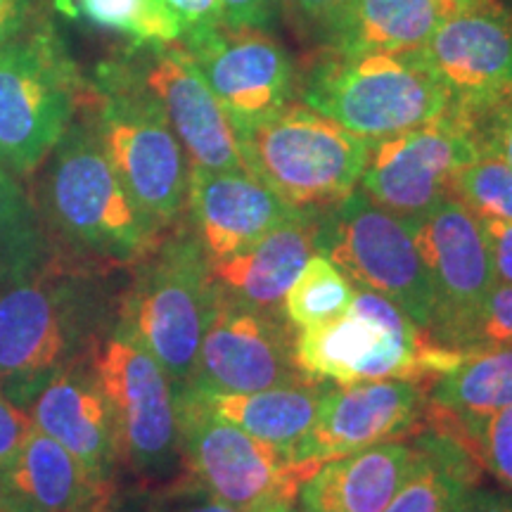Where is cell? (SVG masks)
Returning a JSON list of instances; mask_svg holds the SVG:
<instances>
[{
	"label": "cell",
	"instance_id": "29",
	"mask_svg": "<svg viewBox=\"0 0 512 512\" xmlns=\"http://www.w3.org/2000/svg\"><path fill=\"white\" fill-rule=\"evenodd\" d=\"M425 420L451 432L482 470L512 491V406L489 413H451L427 403Z\"/></svg>",
	"mask_w": 512,
	"mask_h": 512
},
{
	"label": "cell",
	"instance_id": "13",
	"mask_svg": "<svg viewBox=\"0 0 512 512\" xmlns=\"http://www.w3.org/2000/svg\"><path fill=\"white\" fill-rule=\"evenodd\" d=\"M306 380L309 377L294 361V337L285 316L254 309L219 287L190 387L204 392H259Z\"/></svg>",
	"mask_w": 512,
	"mask_h": 512
},
{
	"label": "cell",
	"instance_id": "28",
	"mask_svg": "<svg viewBox=\"0 0 512 512\" xmlns=\"http://www.w3.org/2000/svg\"><path fill=\"white\" fill-rule=\"evenodd\" d=\"M356 285L330 256L311 254L283 299V316L290 328L306 330L342 318L351 309Z\"/></svg>",
	"mask_w": 512,
	"mask_h": 512
},
{
	"label": "cell",
	"instance_id": "8",
	"mask_svg": "<svg viewBox=\"0 0 512 512\" xmlns=\"http://www.w3.org/2000/svg\"><path fill=\"white\" fill-rule=\"evenodd\" d=\"M316 252L330 256L356 287L380 294L430 332L434 292L411 223L354 190L320 211Z\"/></svg>",
	"mask_w": 512,
	"mask_h": 512
},
{
	"label": "cell",
	"instance_id": "1",
	"mask_svg": "<svg viewBox=\"0 0 512 512\" xmlns=\"http://www.w3.org/2000/svg\"><path fill=\"white\" fill-rule=\"evenodd\" d=\"M112 268L74 254L43 219L0 247V392L29 408L38 389L93 358L119 318Z\"/></svg>",
	"mask_w": 512,
	"mask_h": 512
},
{
	"label": "cell",
	"instance_id": "15",
	"mask_svg": "<svg viewBox=\"0 0 512 512\" xmlns=\"http://www.w3.org/2000/svg\"><path fill=\"white\" fill-rule=\"evenodd\" d=\"M413 238L434 292V323L425 339L430 347L453 351L496 285L482 223L451 197L415 223Z\"/></svg>",
	"mask_w": 512,
	"mask_h": 512
},
{
	"label": "cell",
	"instance_id": "30",
	"mask_svg": "<svg viewBox=\"0 0 512 512\" xmlns=\"http://www.w3.org/2000/svg\"><path fill=\"white\" fill-rule=\"evenodd\" d=\"M79 5L93 24L131 36L138 46H169L181 38L164 0H79Z\"/></svg>",
	"mask_w": 512,
	"mask_h": 512
},
{
	"label": "cell",
	"instance_id": "11",
	"mask_svg": "<svg viewBox=\"0 0 512 512\" xmlns=\"http://www.w3.org/2000/svg\"><path fill=\"white\" fill-rule=\"evenodd\" d=\"M93 370L110 403L121 463L145 479L169 475L181 460L171 377L119 325L93 354Z\"/></svg>",
	"mask_w": 512,
	"mask_h": 512
},
{
	"label": "cell",
	"instance_id": "7",
	"mask_svg": "<svg viewBox=\"0 0 512 512\" xmlns=\"http://www.w3.org/2000/svg\"><path fill=\"white\" fill-rule=\"evenodd\" d=\"M178 451L192 484L240 512L292 503L299 486L318 470L280 448L216 418L190 387L176 389Z\"/></svg>",
	"mask_w": 512,
	"mask_h": 512
},
{
	"label": "cell",
	"instance_id": "36",
	"mask_svg": "<svg viewBox=\"0 0 512 512\" xmlns=\"http://www.w3.org/2000/svg\"><path fill=\"white\" fill-rule=\"evenodd\" d=\"M31 430H34V422L27 408L17 406L0 392V470L17 456Z\"/></svg>",
	"mask_w": 512,
	"mask_h": 512
},
{
	"label": "cell",
	"instance_id": "16",
	"mask_svg": "<svg viewBox=\"0 0 512 512\" xmlns=\"http://www.w3.org/2000/svg\"><path fill=\"white\" fill-rule=\"evenodd\" d=\"M425 413L427 384L422 382L392 377L330 384L294 456L320 465L358 448L406 439L422 427Z\"/></svg>",
	"mask_w": 512,
	"mask_h": 512
},
{
	"label": "cell",
	"instance_id": "12",
	"mask_svg": "<svg viewBox=\"0 0 512 512\" xmlns=\"http://www.w3.org/2000/svg\"><path fill=\"white\" fill-rule=\"evenodd\" d=\"M475 157L470 133L448 107L427 124L370 143L361 190L377 207L415 226L451 200L460 169Z\"/></svg>",
	"mask_w": 512,
	"mask_h": 512
},
{
	"label": "cell",
	"instance_id": "42",
	"mask_svg": "<svg viewBox=\"0 0 512 512\" xmlns=\"http://www.w3.org/2000/svg\"><path fill=\"white\" fill-rule=\"evenodd\" d=\"M169 512H240L230 508L219 498H214L207 491H202V496H181V505H176L174 510Z\"/></svg>",
	"mask_w": 512,
	"mask_h": 512
},
{
	"label": "cell",
	"instance_id": "4",
	"mask_svg": "<svg viewBox=\"0 0 512 512\" xmlns=\"http://www.w3.org/2000/svg\"><path fill=\"white\" fill-rule=\"evenodd\" d=\"M302 102L358 138L396 136L451 107L444 83L420 48L394 53H328L299 81Z\"/></svg>",
	"mask_w": 512,
	"mask_h": 512
},
{
	"label": "cell",
	"instance_id": "2",
	"mask_svg": "<svg viewBox=\"0 0 512 512\" xmlns=\"http://www.w3.org/2000/svg\"><path fill=\"white\" fill-rule=\"evenodd\" d=\"M43 164V223L74 254L107 268H126L162 238L164 228L114 171L93 110L74 117Z\"/></svg>",
	"mask_w": 512,
	"mask_h": 512
},
{
	"label": "cell",
	"instance_id": "3",
	"mask_svg": "<svg viewBox=\"0 0 512 512\" xmlns=\"http://www.w3.org/2000/svg\"><path fill=\"white\" fill-rule=\"evenodd\" d=\"M131 268L117 325L155 358L176 389L185 387L219 294L209 256L181 219Z\"/></svg>",
	"mask_w": 512,
	"mask_h": 512
},
{
	"label": "cell",
	"instance_id": "33",
	"mask_svg": "<svg viewBox=\"0 0 512 512\" xmlns=\"http://www.w3.org/2000/svg\"><path fill=\"white\" fill-rule=\"evenodd\" d=\"M479 349H512V287L508 285H494L460 335L453 354Z\"/></svg>",
	"mask_w": 512,
	"mask_h": 512
},
{
	"label": "cell",
	"instance_id": "6",
	"mask_svg": "<svg viewBox=\"0 0 512 512\" xmlns=\"http://www.w3.org/2000/svg\"><path fill=\"white\" fill-rule=\"evenodd\" d=\"M102 147L136 202L164 230L183 219L190 162L159 100L131 67H110L93 88Z\"/></svg>",
	"mask_w": 512,
	"mask_h": 512
},
{
	"label": "cell",
	"instance_id": "17",
	"mask_svg": "<svg viewBox=\"0 0 512 512\" xmlns=\"http://www.w3.org/2000/svg\"><path fill=\"white\" fill-rule=\"evenodd\" d=\"M133 74L164 107L190 166L209 171L242 169L235 128L200 67L178 43L143 46V60Z\"/></svg>",
	"mask_w": 512,
	"mask_h": 512
},
{
	"label": "cell",
	"instance_id": "40",
	"mask_svg": "<svg viewBox=\"0 0 512 512\" xmlns=\"http://www.w3.org/2000/svg\"><path fill=\"white\" fill-rule=\"evenodd\" d=\"M29 0H0V46L12 41L24 27Z\"/></svg>",
	"mask_w": 512,
	"mask_h": 512
},
{
	"label": "cell",
	"instance_id": "23",
	"mask_svg": "<svg viewBox=\"0 0 512 512\" xmlns=\"http://www.w3.org/2000/svg\"><path fill=\"white\" fill-rule=\"evenodd\" d=\"M413 441H382L330 458L299 486L302 512H384L418 463Z\"/></svg>",
	"mask_w": 512,
	"mask_h": 512
},
{
	"label": "cell",
	"instance_id": "34",
	"mask_svg": "<svg viewBox=\"0 0 512 512\" xmlns=\"http://www.w3.org/2000/svg\"><path fill=\"white\" fill-rule=\"evenodd\" d=\"M38 221V211L12 171L0 164V247Z\"/></svg>",
	"mask_w": 512,
	"mask_h": 512
},
{
	"label": "cell",
	"instance_id": "22",
	"mask_svg": "<svg viewBox=\"0 0 512 512\" xmlns=\"http://www.w3.org/2000/svg\"><path fill=\"white\" fill-rule=\"evenodd\" d=\"M323 209H299L242 252L211 264L223 292L254 309L283 316V299L311 254H316Z\"/></svg>",
	"mask_w": 512,
	"mask_h": 512
},
{
	"label": "cell",
	"instance_id": "44",
	"mask_svg": "<svg viewBox=\"0 0 512 512\" xmlns=\"http://www.w3.org/2000/svg\"><path fill=\"white\" fill-rule=\"evenodd\" d=\"M292 512H299V510H292Z\"/></svg>",
	"mask_w": 512,
	"mask_h": 512
},
{
	"label": "cell",
	"instance_id": "25",
	"mask_svg": "<svg viewBox=\"0 0 512 512\" xmlns=\"http://www.w3.org/2000/svg\"><path fill=\"white\" fill-rule=\"evenodd\" d=\"M190 387V384H185ZM330 382L306 380L259 392H204L190 387L216 418L240 427L266 444L292 448L306 437Z\"/></svg>",
	"mask_w": 512,
	"mask_h": 512
},
{
	"label": "cell",
	"instance_id": "41",
	"mask_svg": "<svg viewBox=\"0 0 512 512\" xmlns=\"http://www.w3.org/2000/svg\"><path fill=\"white\" fill-rule=\"evenodd\" d=\"M294 12L304 19L306 24H311L313 29H320L328 22L332 12H335L344 0H290Z\"/></svg>",
	"mask_w": 512,
	"mask_h": 512
},
{
	"label": "cell",
	"instance_id": "14",
	"mask_svg": "<svg viewBox=\"0 0 512 512\" xmlns=\"http://www.w3.org/2000/svg\"><path fill=\"white\" fill-rule=\"evenodd\" d=\"M178 46L200 67L235 133L271 119L299 91L290 53L264 29L216 27Z\"/></svg>",
	"mask_w": 512,
	"mask_h": 512
},
{
	"label": "cell",
	"instance_id": "35",
	"mask_svg": "<svg viewBox=\"0 0 512 512\" xmlns=\"http://www.w3.org/2000/svg\"><path fill=\"white\" fill-rule=\"evenodd\" d=\"M221 27L230 31L240 29H271L278 17L283 0H219Z\"/></svg>",
	"mask_w": 512,
	"mask_h": 512
},
{
	"label": "cell",
	"instance_id": "21",
	"mask_svg": "<svg viewBox=\"0 0 512 512\" xmlns=\"http://www.w3.org/2000/svg\"><path fill=\"white\" fill-rule=\"evenodd\" d=\"M112 501V486L36 427L0 470V512H112Z\"/></svg>",
	"mask_w": 512,
	"mask_h": 512
},
{
	"label": "cell",
	"instance_id": "39",
	"mask_svg": "<svg viewBox=\"0 0 512 512\" xmlns=\"http://www.w3.org/2000/svg\"><path fill=\"white\" fill-rule=\"evenodd\" d=\"M458 512H512V491L472 486L458 505Z\"/></svg>",
	"mask_w": 512,
	"mask_h": 512
},
{
	"label": "cell",
	"instance_id": "19",
	"mask_svg": "<svg viewBox=\"0 0 512 512\" xmlns=\"http://www.w3.org/2000/svg\"><path fill=\"white\" fill-rule=\"evenodd\" d=\"M38 432L55 439L95 482L112 486L121 465L117 427L93 370V358L62 368L29 403Z\"/></svg>",
	"mask_w": 512,
	"mask_h": 512
},
{
	"label": "cell",
	"instance_id": "20",
	"mask_svg": "<svg viewBox=\"0 0 512 512\" xmlns=\"http://www.w3.org/2000/svg\"><path fill=\"white\" fill-rule=\"evenodd\" d=\"M297 211L245 169L209 171L190 166L185 221L211 264L254 245Z\"/></svg>",
	"mask_w": 512,
	"mask_h": 512
},
{
	"label": "cell",
	"instance_id": "38",
	"mask_svg": "<svg viewBox=\"0 0 512 512\" xmlns=\"http://www.w3.org/2000/svg\"><path fill=\"white\" fill-rule=\"evenodd\" d=\"M479 223H482L496 285L512 287V221L479 219Z\"/></svg>",
	"mask_w": 512,
	"mask_h": 512
},
{
	"label": "cell",
	"instance_id": "5",
	"mask_svg": "<svg viewBox=\"0 0 512 512\" xmlns=\"http://www.w3.org/2000/svg\"><path fill=\"white\" fill-rule=\"evenodd\" d=\"M235 138L242 169L294 209H328L351 195L370 152V140L306 102H290Z\"/></svg>",
	"mask_w": 512,
	"mask_h": 512
},
{
	"label": "cell",
	"instance_id": "9",
	"mask_svg": "<svg viewBox=\"0 0 512 512\" xmlns=\"http://www.w3.org/2000/svg\"><path fill=\"white\" fill-rule=\"evenodd\" d=\"M72 60L50 36L0 46V164L29 176L91 100Z\"/></svg>",
	"mask_w": 512,
	"mask_h": 512
},
{
	"label": "cell",
	"instance_id": "10",
	"mask_svg": "<svg viewBox=\"0 0 512 512\" xmlns=\"http://www.w3.org/2000/svg\"><path fill=\"white\" fill-rule=\"evenodd\" d=\"M427 339L418 325L380 294L356 287L342 318L294 337V361L309 380H415L427 384Z\"/></svg>",
	"mask_w": 512,
	"mask_h": 512
},
{
	"label": "cell",
	"instance_id": "32",
	"mask_svg": "<svg viewBox=\"0 0 512 512\" xmlns=\"http://www.w3.org/2000/svg\"><path fill=\"white\" fill-rule=\"evenodd\" d=\"M463 121L477 152H491L512 166V86L470 107H451Z\"/></svg>",
	"mask_w": 512,
	"mask_h": 512
},
{
	"label": "cell",
	"instance_id": "24",
	"mask_svg": "<svg viewBox=\"0 0 512 512\" xmlns=\"http://www.w3.org/2000/svg\"><path fill=\"white\" fill-rule=\"evenodd\" d=\"M484 0H344L318 29L328 53L422 48L448 17Z\"/></svg>",
	"mask_w": 512,
	"mask_h": 512
},
{
	"label": "cell",
	"instance_id": "18",
	"mask_svg": "<svg viewBox=\"0 0 512 512\" xmlns=\"http://www.w3.org/2000/svg\"><path fill=\"white\" fill-rule=\"evenodd\" d=\"M451 107H470L512 86V8L484 0L446 19L420 48Z\"/></svg>",
	"mask_w": 512,
	"mask_h": 512
},
{
	"label": "cell",
	"instance_id": "26",
	"mask_svg": "<svg viewBox=\"0 0 512 512\" xmlns=\"http://www.w3.org/2000/svg\"><path fill=\"white\" fill-rule=\"evenodd\" d=\"M413 444L420 451L418 463L384 512H458L463 496L479 484L482 467L446 430L432 427Z\"/></svg>",
	"mask_w": 512,
	"mask_h": 512
},
{
	"label": "cell",
	"instance_id": "37",
	"mask_svg": "<svg viewBox=\"0 0 512 512\" xmlns=\"http://www.w3.org/2000/svg\"><path fill=\"white\" fill-rule=\"evenodd\" d=\"M166 8L176 17L181 27V38H192L204 31L221 27V3L219 0H164Z\"/></svg>",
	"mask_w": 512,
	"mask_h": 512
},
{
	"label": "cell",
	"instance_id": "43",
	"mask_svg": "<svg viewBox=\"0 0 512 512\" xmlns=\"http://www.w3.org/2000/svg\"><path fill=\"white\" fill-rule=\"evenodd\" d=\"M292 503H271V505H264V508L254 510V512H292Z\"/></svg>",
	"mask_w": 512,
	"mask_h": 512
},
{
	"label": "cell",
	"instance_id": "31",
	"mask_svg": "<svg viewBox=\"0 0 512 512\" xmlns=\"http://www.w3.org/2000/svg\"><path fill=\"white\" fill-rule=\"evenodd\" d=\"M453 197L479 219L512 221V166L491 152H477L460 169Z\"/></svg>",
	"mask_w": 512,
	"mask_h": 512
},
{
	"label": "cell",
	"instance_id": "27",
	"mask_svg": "<svg viewBox=\"0 0 512 512\" xmlns=\"http://www.w3.org/2000/svg\"><path fill=\"white\" fill-rule=\"evenodd\" d=\"M427 403L451 413H489L512 406V349L456 354L427 382Z\"/></svg>",
	"mask_w": 512,
	"mask_h": 512
}]
</instances>
